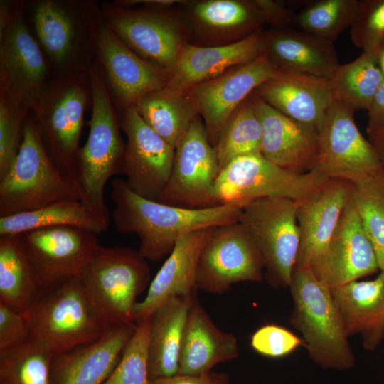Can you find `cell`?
Listing matches in <instances>:
<instances>
[{
	"label": "cell",
	"instance_id": "cell-8",
	"mask_svg": "<svg viewBox=\"0 0 384 384\" xmlns=\"http://www.w3.org/2000/svg\"><path fill=\"white\" fill-rule=\"evenodd\" d=\"M92 102L90 73L85 72L54 77L31 112L48 154L75 181L85 114Z\"/></svg>",
	"mask_w": 384,
	"mask_h": 384
},
{
	"label": "cell",
	"instance_id": "cell-22",
	"mask_svg": "<svg viewBox=\"0 0 384 384\" xmlns=\"http://www.w3.org/2000/svg\"><path fill=\"white\" fill-rule=\"evenodd\" d=\"M252 101L260 121V154L273 164L289 171H312L319 152V132L277 110L254 93Z\"/></svg>",
	"mask_w": 384,
	"mask_h": 384
},
{
	"label": "cell",
	"instance_id": "cell-20",
	"mask_svg": "<svg viewBox=\"0 0 384 384\" xmlns=\"http://www.w3.org/2000/svg\"><path fill=\"white\" fill-rule=\"evenodd\" d=\"M181 5L179 16L187 36L202 46L235 43L266 23L254 0L183 1Z\"/></svg>",
	"mask_w": 384,
	"mask_h": 384
},
{
	"label": "cell",
	"instance_id": "cell-46",
	"mask_svg": "<svg viewBox=\"0 0 384 384\" xmlns=\"http://www.w3.org/2000/svg\"><path fill=\"white\" fill-rule=\"evenodd\" d=\"M367 111L368 125L384 126V80Z\"/></svg>",
	"mask_w": 384,
	"mask_h": 384
},
{
	"label": "cell",
	"instance_id": "cell-5",
	"mask_svg": "<svg viewBox=\"0 0 384 384\" xmlns=\"http://www.w3.org/2000/svg\"><path fill=\"white\" fill-rule=\"evenodd\" d=\"M25 318L30 338L54 355L94 341L110 327L92 306L78 276L43 287Z\"/></svg>",
	"mask_w": 384,
	"mask_h": 384
},
{
	"label": "cell",
	"instance_id": "cell-10",
	"mask_svg": "<svg viewBox=\"0 0 384 384\" xmlns=\"http://www.w3.org/2000/svg\"><path fill=\"white\" fill-rule=\"evenodd\" d=\"M329 178L312 170L297 173L283 169L261 154L237 157L223 167L217 178L214 198L218 205L244 206L266 197L302 201Z\"/></svg>",
	"mask_w": 384,
	"mask_h": 384
},
{
	"label": "cell",
	"instance_id": "cell-28",
	"mask_svg": "<svg viewBox=\"0 0 384 384\" xmlns=\"http://www.w3.org/2000/svg\"><path fill=\"white\" fill-rule=\"evenodd\" d=\"M238 356L236 337L213 324L196 294L191 302L184 328L178 373L208 375L216 365Z\"/></svg>",
	"mask_w": 384,
	"mask_h": 384
},
{
	"label": "cell",
	"instance_id": "cell-38",
	"mask_svg": "<svg viewBox=\"0 0 384 384\" xmlns=\"http://www.w3.org/2000/svg\"><path fill=\"white\" fill-rule=\"evenodd\" d=\"M53 356L31 338L0 353V384H52Z\"/></svg>",
	"mask_w": 384,
	"mask_h": 384
},
{
	"label": "cell",
	"instance_id": "cell-42",
	"mask_svg": "<svg viewBox=\"0 0 384 384\" xmlns=\"http://www.w3.org/2000/svg\"><path fill=\"white\" fill-rule=\"evenodd\" d=\"M28 114L0 93V178L6 174L19 151L23 123Z\"/></svg>",
	"mask_w": 384,
	"mask_h": 384
},
{
	"label": "cell",
	"instance_id": "cell-29",
	"mask_svg": "<svg viewBox=\"0 0 384 384\" xmlns=\"http://www.w3.org/2000/svg\"><path fill=\"white\" fill-rule=\"evenodd\" d=\"M346 335L358 334L363 347L376 349L384 338V271L372 280L331 289Z\"/></svg>",
	"mask_w": 384,
	"mask_h": 384
},
{
	"label": "cell",
	"instance_id": "cell-23",
	"mask_svg": "<svg viewBox=\"0 0 384 384\" xmlns=\"http://www.w3.org/2000/svg\"><path fill=\"white\" fill-rule=\"evenodd\" d=\"M353 184L329 179L307 198L297 201L299 247L294 267H309L324 252L343 210L351 201Z\"/></svg>",
	"mask_w": 384,
	"mask_h": 384
},
{
	"label": "cell",
	"instance_id": "cell-30",
	"mask_svg": "<svg viewBox=\"0 0 384 384\" xmlns=\"http://www.w3.org/2000/svg\"><path fill=\"white\" fill-rule=\"evenodd\" d=\"M265 53L281 73L330 78L340 65L333 43L296 28L265 31Z\"/></svg>",
	"mask_w": 384,
	"mask_h": 384
},
{
	"label": "cell",
	"instance_id": "cell-18",
	"mask_svg": "<svg viewBox=\"0 0 384 384\" xmlns=\"http://www.w3.org/2000/svg\"><path fill=\"white\" fill-rule=\"evenodd\" d=\"M18 235L43 287L78 277L102 247L96 234L75 227L44 228Z\"/></svg>",
	"mask_w": 384,
	"mask_h": 384
},
{
	"label": "cell",
	"instance_id": "cell-39",
	"mask_svg": "<svg viewBox=\"0 0 384 384\" xmlns=\"http://www.w3.org/2000/svg\"><path fill=\"white\" fill-rule=\"evenodd\" d=\"M351 199L384 271V171L353 183Z\"/></svg>",
	"mask_w": 384,
	"mask_h": 384
},
{
	"label": "cell",
	"instance_id": "cell-6",
	"mask_svg": "<svg viewBox=\"0 0 384 384\" xmlns=\"http://www.w3.org/2000/svg\"><path fill=\"white\" fill-rule=\"evenodd\" d=\"M89 73L92 93L90 130L79 151L75 179L83 192L85 201L109 218L104 190L112 176L121 174L126 143L120 134L117 110L97 61Z\"/></svg>",
	"mask_w": 384,
	"mask_h": 384
},
{
	"label": "cell",
	"instance_id": "cell-24",
	"mask_svg": "<svg viewBox=\"0 0 384 384\" xmlns=\"http://www.w3.org/2000/svg\"><path fill=\"white\" fill-rule=\"evenodd\" d=\"M265 31L260 29L233 43L202 46L186 43L169 73L168 86L181 91L247 63L265 52Z\"/></svg>",
	"mask_w": 384,
	"mask_h": 384
},
{
	"label": "cell",
	"instance_id": "cell-44",
	"mask_svg": "<svg viewBox=\"0 0 384 384\" xmlns=\"http://www.w3.org/2000/svg\"><path fill=\"white\" fill-rule=\"evenodd\" d=\"M29 338L30 329L25 316L0 302V353Z\"/></svg>",
	"mask_w": 384,
	"mask_h": 384
},
{
	"label": "cell",
	"instance_id": "cell-13",
	"mask_svg": "<svg viewBox=\"0 0 384 384\" xmlns=\"http://www.w3.org/2000/svg\"><path fill=\"white\" fill-rule=\"evenodd\" d=\"M353 113L334 101L319 131V152L313 169L329 179L352 184L384 171L375 149L356 126Z\"/></svg>",
	"mask_w": 384,
	"mask_h": 384
},
{
	"label": "cell",
	"instance_id": "cell-34",
	"mask_svg": "<svg viewBox=\"0 0 384 384\" xmlns=\"http://www.w3.org/2000/svg\"><path fill=\"white\" fill-rule=\"evenodd\" d=\"M42 289L19 235H0V302L25 316Z\"/></svg>",
	"mask_w": 384,
	"mask_h": 384
},
{
	"label": "cell",
	"instance_id": "cell-15",
	"mask_svg": "<svg viewBox=\"0 0 384 384\" xmlns=\"http://www.w3.org/2000/svg\"><path fill=\"white\" fill-rule=\"evenodd\" d=\"M53 78L23 9L0 32V93L30 114Z\"/></svg>",
	"mask_w": 384,
	"mask_h": 384
},
{
	"label": "cell",
	"instance_id": "cell-17",
	"mask_svg": "<svg viewBox=\"0 0 384 384\" xmlns=\"http://www.w3.org/2000/svg\"><path fill=\"white\" fill-rule=\"evenodd\" d=\"M96 61L117 110L134 106L146 94L169 83L167 71L137 55L103 18L97 31Z\"/></svg>",
	"mask_w": 384,
	"mask_h": 384
},
{
	"label": "cell",
	"instance_id": "cell-2",
	"mask_svg": "<svg viewBox=\"0 0 384 384\" xmlns=\"http://www.w3.org/2000/svg\"><path fill=\"white\" fill-rule=\"evenodd\" d=\"M23 15L54 77L90 71L96 61L101 2L25 1Z\"/></svg>",
	"mask_w": 384,
	"mask_h": 384
},
{
	"label": "cell",
	"instance_id": "cell-3",
	"mask_svg": "<svg viewBox=\"0 0 384 384\" xmlns=\"http://www.w3.org/2000/svg\"><path fill=\"white\" fill-rule=\"evenodd\" d=\"M66 199L85 201L78 182L62 172L48 154L31 112L23 123L19 151L0 178V217L34 210Z\"/></svg>",
	"mask_w": 384,
	"mask_h": 384
},
{
	"label": "cell",
	"instance_id": "cell-11",
	"mask_svg": "<svg viewBox=\"0 0 384 384\" xmlns=\"http://www.w3.org/2000/svg\"><path fill=\"white\" fill-rule=\"evenodd\" d=\"M101 7L103 21L132 51L170 72L188 43L179 15L171 8L119 7L107 1Z\"/></svg>",
	"mask_w": 384,
	"mask_h": 384
},
{
	"label": "cell",
	"instance_id": "cell-33",
	"mask_svg": "<svg viewBox=\"0 0 384 384\" xmlns=\"http://www.w3.org/2000/svg\"><path fill=\"white\" fill-rule=\"evenodd\" d=\"M134 107L145 123L175 149L200 115L188 91L168 85L146 94Z\"/></svg>",
	"mask_w": 384,
	"mask_h": 384
},
{
	"label": "cell",
	"instance_id": "cell-45",
	"mask_svg": "<svg viewBox=\"0 0 384 384\" xmlns=\"http://www.w3.org/2000/svg\"><path fill=\"white\" fill-rule=\"evenodd\" d=\"M262 11L266 23L275 28H289L293 26L295 12L282 3L273 0H254Z\"/></svg>",
	"mask_w": 384,
	"mask_h": 384
},
{
	"label": "cell",
	"instance_id": "cell-1",
	"mask_svg": "<svg viewBox=\"0 0 384 384\" xmlns=\"http://www.w3.org/2000/svg\"><path fill=\"white\" fill-rule=\"evenodd\" d=\"M111 187L115 229L120 233L135 234L139 240V252L151 262L168 256L188 233L238 222L242 208L229 204L205 208L167 205L136 194L121 178L112 181Z\"/></svg>",
	"mask_w": 384,
	"mask_h": 384
},
{
	"label": "cell",
	"instance_id": "cell-25",
	"mask_svg": "<svg viewBox=\"0 0 384 384\" xmlns=\"http://www.w3.org/2000/svg\"><path fill=\"white\" fill-rule=\"evenodd\" d=\"M214 228L197 230L178 240L150 282L144 299L137 303L134 314L136 324L150 317L170 299L191 301L196 294L195 277L199 255Z\"/></svg>",
	"mask_w": 384,
	"mask_h": 384
},
{
	"label": "cell",
	"instance_id": "cell-12",
	"mask_svg": "<svg viewBox=\"0 0 384 384\" xmlns=\"http://www.w3.org/2000/svg\"><path fill=\"white\" fill-rule=\"evenodd\" d=\"M219 173L215 149L199 115L175 149L170 177L157 201L185 208L216 206L214 188Z\"/></svg>",
	"mask_w": 384,
	"mask_h": 384
},
{
	"label": "cell",
	"instance_id": "cell-32",
	"mask_svg": "<svg viewBox=\"0 0 384 384\" xmlns=\"http://www.w3.org/2000/svg\"><path fill=\"white\" fill-rule=\"evenodd\" d=\"M109 220L82 200L66 199L34 210L0 217V235L58 226L75 227L98 235L107 230Z\"/></svg>",
	"mask_w": 384,
	"mask_h": 384
},
{
	"label": "cell",
	"instance_id": "cell-49",
	"mask_svg": "<svg viewBox=\"0 0 384 384\" xmlns=\"http://www.w3.org/2000/svg\"><path fill=\"white\" fill-rule=\"evenodd\" d=\"M366 133L368 140L375 149L384 166V126L368 125Z\"/></svg>",
	"mask_w": 384,
	"mask_h": 384
},
{
	"label": "cell",
	"instance_id": "cell-47",
	"mask_svg": "<svg viewBox=\"0 0 384 384\" xmlns=\"http://www.w3.org/2000/svg\"><path fill=\"white\" fill-rule=\"evenodd\" d=\"M25 1H0V32L3 31L23 9Z\"/></svg>",
	"mask_w": 384,
	"mask_h": 384
},
{
	"label": "cell",
	"instance_id": "cell-40",
	"mask_svg": "<svg viewBox=\"0 0 384 384\" xmlns=\"http://www.w3.org/2000/svg\"><path fill=\"white\" fill-rule=\"evenodd\" d=\"M149 326L150 317L137 324L120 360L102 384H150Z\"/></svg>",
	"mask_w": 384,
	"mask_h": 384
},
{
	"label": "cell",
	"instance_id": "cell-43",
	"mask_svg": "<svg viewBox=\"0 0 384 384\" xmlns=\"http://www.w3.org/2000/svg\"><path fill=\"white\" fill-rule=\"evenodd\" d=\"M250 346L263 356L279 358L292 353L299 346H304V343L289 329L270 324L260 327L252 334Z\"/></svg>",
	"mask_w": 384,
	"mask_h": 384
},
{
	"label": "cell",
	"instance_id": "cell-36",
	"mask_svg": "<svg viewBox=\"0 0 384 384\" xmlns=\"http://www.w3.org/2000/svg\"><path fill=\"white\" fill-rule=\"evenodd\" d=\"M262 129L251 95L231 114L214 146L220 170L233 159L260 154Z\"/></svg>",
	"mask_w": 384,
	"mask_h": 384
},
{
	"label": "cell",
	"instance_id": "cell-51",
	"mask_svg": "<svg viewBox=\"0 0 384 384\" xmlns=\"http://www.w3.org/2000/svg\"><path fill=\"white\" fill-rule=\"evenodd\" d=\"M378 61L380 69L384 77V44L382 46L378 53Z\"/></svg>",
	"mask_w": 384,
	"mask_h": 384
},
{
	"label": "cell",
	"instance_id": "cell-7",
	"mask_svg": "<svg viewBox=\"0 0 384 384\" xmlns=\"http://www.w3.org/2000/svg\"><path fill=\"white\" fill-rule=\"evenodd\" d=\"M78 278L92 306L109 326L137 325V299L151 279L147 260L138 250L102 246Z\"/></svg>",
	"mask_w": 384,
	"mask_h": 384
},
{
	"label": "cell",
	"instance_id": "cell-48",
	"mask_svg": "<svg viewBox=\"0 0 384 384\" xmlns=\"http://www.w3.org/2000/svg\"><path fill=\"white\" fill-rule=\"evenodd\" d=\"M150 384H208V375L176 374L171 376L150 379Z\"/></svg>",
	"mask_w": 384,
	"mask_h": 384
},
{
	"label": "cell",
	"instance_id": "cell-27",
	"mask_svg": "<svg viewBox=\"0 0 384 384\" xmlns=\"http://www.w3.org/2000/svg\"><path fill=\"white\" fill-rule=\"evenodd\" d=\"M282 114L320 131L334 102L329 78L282 73L253 92Z\"/></svg>",
	"mask_w": 384,
	"mask_h": 384
},
{
	"label": "cell",
	"instance_id": "cell-16",
	"mask_svg": "<svg viewBox=\"0 0 384 384\" xmlns=\"http://www.w3.org/2000/svg\"><path fill=\"white\" fill-rule=\"evenodd\" d=\"M117 112L127 139L121 174L134 193L157 201L170 177L175 148L145 123L134 106Z\"/></svg>",
	"mask_w": 384,
	"mask_h": 384
},
{
	"label": "cell",
	"instance_id": "cell-37",
	"mask_svg": "<svg viewBox=\"0 0 384 384\" xmlns=\"http://www.w3.org/2000/svg\"><path fill=\"white\" fill-rule=\"evenodd\" d=\"M360 0H316L295 13L294 28L333 43L352 26Z\"/></svg>",
	"mask_w": 384,
	"mask_h": 384
},
{
	"label": "cell",
	"instance_id": "cell-19",
	"mask_svg": "<svg viewBox=\"0 0 384 384\" xmlns=\"http://www.w3.org/2000/svg\"><path fill=\"white\" fill-rule=\"evenodd\" d=\"M282 73L265 53L188 90L214 146L225 124L257 88Z\"/></svg>",
	"mask_w": 384,
	"mask_h": 384
},
{
	"label": "cell",
	"instance_id": "cell-4",
	"mask_svg": "<svg viewBox=\"0 0 384 384\" xmlns=\"http://www.w3.org/2000/svg\"><path fill=\"white\" fill-rule=\"evenodd\" d=\"M289 287V322L302 334L310 360L324 369L352 368L356 358L331 289L309 267H294Z\"/></svg>",
	"mask_w": 384,
	"mask_h": 384
},
{
	"label": "cell",
	"instance_id": "cell-35",
	"mask_svg": "<svg viewBox=\"0 0 384 384\" xmlns=\"http://www.w3.org/2000/svg\"><path fill=\"white\" fill-rule=\"evenodd\" d=\"M329 80L334 100L354 112L367 110L384 80L378 53L363 51L354 60L340 65Z\"/></svg>",
	"mask_w": 384,
	"mask_h": 384
},
{
	"label": "cell",
	"instance_id": "cell-26",
	"mask_svg": "<svg viewBox=\"0 0 384 384\" xmlns=\"http://www.w3.org/2000/svg\"><path fill=\"white\" fill-rule=\"evenodd\" d=\"M137 325L112 326L98 339L54 355L52 384H102L120 360Z\"/></svg>",
	"mask_w": 384,
	"mask_h": 384
},
{
	"label": "cell",
	"instance_id": "cell-31",
	"mask_svg": "<svg viewBox=\"0 0 384 384\" xmlns=\"http://www.w3.org/2000/svg\"><path fill=\"white\" fill-rule=\"evenodd\" d=\"M191 300L178 297L170 299L151 315L150 379L178 374L181 343Z\"/></svg>",
	"mask_w": 384,
	"mask_h": 384
},
{
	"label": "cell",
	"instance_id": "cell-9",
	"mask_svg": "<svg viewBox=\"0 0 384 384\" xmlns=\"http://www.w3.org/2000/svg\"><path fill=\"white\" fill-rule=\"evenodd\" d=\"M238 222L260 252L268 284L289 287L300 240L297 201L279 196L252 201L242 208Z\"/></svg>",
	"mask_w": 384,
	"mask_h": 384
},
{
	"label": "cell",
	"instance_id": "cell-14",
	"mask_svg": "<svg viewBox=\"0 0 384 384\" xmlns=\"http://www.w3.org/2000/svg\"><path fill=\"white\" fill-rule=\"evenodd\" d=\"M265 267L252 239L238 222L214 228L203 247L196 268V289L221 294L242 282H261Z\"/></svg>",
	"mask_w": 384,
	"mask_h": 384
},
{
	"label": "cell",
	"instance_id": "cell-21",
	"mask_svg": "<svg viewBox=\"0 0 384 384\" xmlns=\"http://www.w3.org/2000/svg\"><path fill=\"white\" fill-rule=\"evenodd\" d=\"M311 269L330 289L380 271L375 250L351 199L324 252Z\"/></svg>",
	"mask_w": 384,
	"mask_h": 384
},
{
	"label": "cell",
	"instance_id": "cell-50",
	"mask_svg": "<svg viewBox=\"0 0 384 384\" xmlns=\"http://www.w3.org/2000/svg\"><path fill=\"white\" fill-rule=\"evenodd\" d=\"M208 384H233L228 374L211 371L208 374Z\"/></svg>",
	"mask_w": 384,
	"mask_h": 384
},
{
	"label": "cell",
	"instance_id": "cell-41",
	"mask_svg": "<svg viewBox=\"0 0 384 384\" xmlns=\"http://www.w3.org/2000/svg\"><path fill=\"white\" fill-rule=\"evenodd\" d=\"M350 35L363 51L378 53L384 44V0H360Z\"/></svg>",
	"mask_w": 384,
	"mask_h": 384
}]
</instances>
